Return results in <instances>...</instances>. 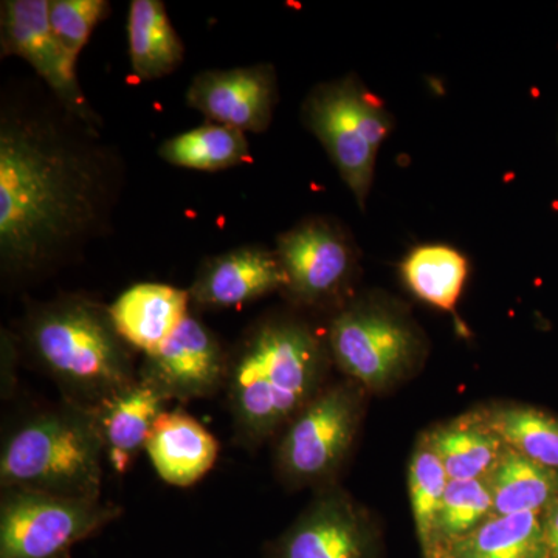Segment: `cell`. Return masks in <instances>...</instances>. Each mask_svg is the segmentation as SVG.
I'll use <instances>...</instances> for the list:
<instances>
[{
    "instance_id": "obj_6",
    "label": "cell",
    "mask_w": 558,
    "mask_h": 558,
    "mask_svg": "<svg viewBox=\"0 0 558 558\" xmlns=\"http://www.w3.org/2000/svg\"><path fill=\"white\" fill-rule=\"evenodd\" d=\"M333 363L366 391H381L402 379L422 351L413 323L376 299L348 301L326 330Z\"/></svg>"
},
{
    "instance_id": "obj_11",
    "label": "cell",
    "mask_w": 558,
    "mask_h": 558,
    "mask_svg": "<svg viewBox=\"0 0 558 558\" xmlns=\"http://www.w3.org/2000/svg\"><path fill=\"white\" fill-rule=\"evenodd\" d=\"M271 558H379V542L368 513L329 487L282 534Z\"/></svg>"
},
{
    "instance_id": "obj_28",
    "label": "cell",
    "mask_w": 558,
    "mask_h": 558,
    "mask_svg": "<svg viewBox=\"0 0 558 558\" xmlns=\"http://www.w3.org/2000/svg\"><path fill=\"white\" fill-rule=\"evenodd\" d=\"M550 557L558 558V498L543 513Z\"/></svg>"
},
{
    "instance_id": "obj_22",
    "label": "cell",
    "mask_w": 558,
    "mask_h": 558,
    "mask_svg": "<svg viewBox=\"0 0 558 558\" xmlns=\"http://www.w3.org/2000/svg\"><path fill=\"white\" fill-rule=\"evenodd\" d=\"M400 274L418 300L440 311H453L468 281L469 263L449 245H421L403 259Z\"/></svg>"
},
{
    "instance_id": "obj_2",
    "label": "cell",
    "mask_w": 558,
    "mask_h": 558,
    "mask_svg": "<svg viewBox=\"0 0 558 558\" xmlns=\"http://www.w3.org/2000/svg\"><path fill=\"white\" fill-rule=\"evenodd\" d=\"M333 363L328 337L300 314L277 312L245 329L227 366V402L242 446L281 435L326 387Z\"/></svg>"
},
{
    "instance_id": "obj_20",
    "label": "cell",
    "mask_w": 558,
    "mask_h": 558,
    "mask_svg": "<svg viewBox=\"0 0 558 558\" xmlns=\"http://www.w3.org/2000/svg\"><path fill=\"white\" fill-rule=\"evenodd\" d=\"M442 558H553L543 513L492 515Z\"/></svg>"
},
{
    "instance_id": "obj_23",
    "label": "cell",
    "mask_w": 558,
    "mask_h": 558,
    "mask_svg": "<svg viewBox=\"0 0 558 558\" xmlns=\"http://www.w3.org/2000/svg\"><path fill=\"white\" fill-rule=\"evenodd\" d=\"M159 156L172 167L205 172L230 170L252 159L244 132L211 121L165 140Z\"/></svg>"
},
{
    "instance_id": "obj_14",
    "label": "cell",
    "mask_w": 558,
    "mask_h": 558,
    "mask_svg": "<svg viewBox=\"0 0 558 558\" xmlns=\"http://www.w3.org/2000/svg\"><path fill=\"white\" fill-rule=\"evenodd\" d=\"M286 288V275L275 250L242 245L201 264L189 289L190 301L205 311L245 306Z\"/></svg>"
},
{
    "instance_id": "obj_7",
    "label": "cell",
    "mask_w": 558,
    "mask_h": 558,
    "mask_svg": "<svg viewBox=\"0 0 558 558\" xmlns=\"http://www.w3.org/2000/svg\"><path fill=\"white\" fill-rule=\"evenodd\" d=\"M366 389L357 381L326 385L282 429L277 468L290 486L328 483L354 446Z\"/></svg>"
},
{
    "instance_id": "obj_1",
    "label": "cell",
    "mask_w": 558,
    "mask_h": 558,
    "mask_svg": "<svg viewBox=\"0 0 558 558\" xmlns=\"http://www.w3.org/2000/svg\"><path fill=\"white\" fill-rule=\"evenodd\" d=\"M119 148L38 78L0 95V274L33 284L112 231L123 193Z\"/></svg>"
},
{
    "instance_id": "obj_15",
    "label": "cell",
    "mask_w": 558,
    "mask_h": 558,
    "mask_svg": "<svg viewBox=\"0 0 558 558\" xmlns=\"http://www.w3.org/2000/svg\"><path fill=\"white\" fill-rule=\"evenodd\" d=\"M168 403L170 400L159 388L137 377L90 410L106 464L117 475L126 473L140 451L146 449L154 424L167 411Z\"/></svg>"
},
{
    "instance_id": "obj_8",
    "label": "cell",
    "mask_w": 558,
    "mask_h": 558,
    "mask_svg": "<svg viewBox=\"0 0 558 558\" xmlns=\"http://www.w3.org/2000/svg\"><path fill=\"white\" fill-rule=\"evenodd\" d=\"M120 513V506L101 498L2 488L0 558H64L76 543L108 526Z\"/></svg>"
},
{
    "instance_id": "obj_24",
    "label": "cell",
    "mask_w": 558,
    "mask_h": 558,
    "mask_svg": "<svg viewBox=\"0 0 558 558\" xmlns=\"http://www.w3.org/2000/svg\"><path fill=\"white\" fill-rule=\"evenodd\" d=\"M506 446L558 472V418L532 407L502 405L478 410Z\"/></svg>"
},
{
    "instance_id": "obj_4",
    "label": "cell",
    "mask_w": 558,
    "mask_h": 558,
    "mask_svg": "<svg viewBox=\"0 0 558 558\" xmlns=\"http://www.w3.org/2000/svg\"><path fill=\"white\" fill-rule=\"evenodd\" d=\"M106 457L90 410L65 402L14 429L0 457L2 488L101 498Z\"/></svg>"
},
{
    "instance_id": "obj_19",
    "label": "cell",
    "mask_w": 558,
    "mask_h": 558,
    "mask_svg": "<svg viewBox=\"0 0 558 558\" xmlns=\"http://www.w3.org/2000/svg\"><path fill=\"white\" fill-rule=\"evenodd\" d=\"M132 73L140 81L171 75L185 60V46L160 0H132L128 16Z\"/></svg>"
},
{
    "instance_id": "obj_9",
    "label": "cell",
    "mask_w": 558,
    "mask_h": 558,
    "mask_svg": "<svg viewBox=\"0 0 558 558\" xmlns=\"http://www.w3.org/2000/svg\"><path fill=\"white\" fill-rule=\"evenodd\" d=\"M286 275V296L304 310L340 311L359 267L357 248L339 222L323 216L300 220L275 245Z\"/></svg>"
},
{
    "instance_id": "obj_25",
    "label": "cell",
    "mask_w": 558,
    "mask_h": 558,
    "mask_svg": "<svg viewBox=\"0 0 558 558\" xmlns=\"http://www.w3.org/2000/svg\"><path fill=\"white\" fill-rule=\"evenodd\" d=\"M495 515L494 497L487 480L449 481L436 519L429 558H442L484 521Z\"/></svg>"
},
{
    "instance_id": "obj_17",
    "label": "cell",
    "mask_w": 558,
    "mask_h": 558,
    "mask_svg": "<svg viewBox=\"0 0 558 558\" xmlns=\"http://www.w3.org/2000/svg\"><path fill=\"white\" fill-rule=\"evenodd\" d=\"M145 450L165 483L189 487L213 469L219 444L185 411L167 410L154 424Z\"/></svg>"
},
{
    "instance_id": "obj_3",
    "label": "cell",
    "mask_w": 558,
    "mask_h": 558,
    "mask_svg": "<svg viewBox=\"0 0 558 558\" xmlns=\"http://www.w3.org/2000/svg\"><path fill=\"white\" fill-rule=\"evenodd\" d=\"M17 341L64 392L92 410L138 377L135 349L120 336L109 306L81 293L32 304Z\"/></svg>"
},
{
    "instance_id": "obj_12",
    "label": "cell",
    "mask_w": 558,
    "mask_h": 558,
    "mask_svg": "<svg viewBox=\"0 0 558 558\" xmlns=\"http://www.w3.org/2000/svg\"><path fill=\"white\" fill-rule=\"evenodd\" d=\"M227 366L229 352L218 336L190 312L159 351L145 355L138 377L159 388L170 402H189L226 388Z\"/></svg>"
},
{
    "instance_id": "obj_27",
    "label": "cell",
    "mask_w": 558,
    "mask_h": 558,
    "mask_svg": "<svg viewBox=\"0 0 558 558\" xmlns=\"http://www.w3.org/2000/svg\"><path fill=\"white\" fill-rule=\"evenodd\" d=\"M109 13L108 0H49L51 32L75 61Z\"/></svg>"
},
{
    "instance_id": "obj_16",
    "label": "cell",
    "mask_w": 558,
    "mask_h": 558,
    "mask_svg": "<svg viewBox=\"0 0 558 558\" xmlns=\"http://www.w3.org/2000/svg\"><path fill=\"white\" fill-rule=\"evenodd\" d=\"M189 290L160 282H140L109 306L124 341L145 355L159 351L190 314Z\"/></svg>"
},
{
    "instance_id": "obj_10",
    "label": "cell",
    "mask_w": 558,
    "mask_h": 558,
    "mask_svg": "<svg viewBox=\"0 0 558 558\" xmlns=\"http://www.w3.org/2000/svg\"><path fill=\"white\" fill-rule=\"evenodd\" d=\"M0 57L21 58L36 78L70 112L105 130L76 75V61L62 49L51 32L49 0H3L0 3Z\"/></svg>"
},
{
    "instance_id": "obj_26",
    "label": "cell",
    "mask_w": 558,
    "mask_h": 558,
    "mask_svg": "<svg viewBox=\"0 0 558 558\" xmlns=\"http://www.w3.org/2000/svg\"><path fill=\"white\" fill-rule=\"evenodd\" d=\"M449 481L438 454L432 449L427 438L422 436L411 457L409 488L414 523L422 550L427 558L432 556L436 519Z\"/></svg>"
},
{
    "instance_id": "obj_21",
    "label": "cell",
    "mask_w": 558,
    "mask_h": 558,
    "mask_svg": "<svg viewBox=\"0 0 558 558\" xmlns=\"http://www.w3.org/2000/svg\"><path fill=\"white\" fill-rule=\"evenodd\" d=\"M495 515L545 513L558 498V472L543 468L515 450H506L488 475Z\"/></svg>"
},
{
    "instance_id": "obj_13",
    "label": "cell",
    "mask_w": 558,
    "mask_h": 558,
    "mask_svg": "<svg viewBox=\"0 0 558 558\" xmlns=\"http://www.w3.org/2000/svg\"><path fill=\"white\" fill-rule=\"evenodd\" d=\"M185 98L211 123L263 134L279 100L277 70L269 62L204 70L191 80Z\"/></svg>"
},
{
    "instance_id": "obj_18",
    "label": "cell",
    "mask_w": 558,
    "mask_h": 558,
    "mask_svg": "<svg viewBox=\"0 0 558 558\" xmlns=\"http://www.w3.org/2000/svg\"><path fill=\"white\" fill-rule=\"evenodd\" d=\"M424 436L453 481L487 480L508 450L480 411L453 418Z\"/></svg>"
},
{
    "instance_id": "obj_5",
    "label": "cell",
    "mask_w": 558,
    "mask_h": 558,
    "mask_svg": "<svg viewBox=\"0 0 558 558\" xmlns=\"http://www.w3.org/2000/svg\"><path fill=\"white\" fill-rule=\"evenodd\" d=\"M301 120L322 143L359 207L365 208L377 154L392 131L391 113L349 73L317 84L301 106Z\"/></svg>"
}]
</instances>
